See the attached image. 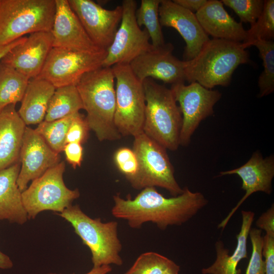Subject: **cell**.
I'll list each match as a JSON object with an SVG mask.
<instances>
[{
    "label": "cell",
    "mask_w": 274,
    "mask_h": 274,
    "mask_svg": "<svg viewBox=\"0 0 274 274\" xmlns=\"http://www.w3.org/2000/svg\"><path fill=\"white\" fill-rule=\"evenodd\" d=\"M247 48L243 42L210 39L194 58L184 61L186 81L197 82L209 89L227 87L235 69L249 62Z\"/></svg>",
    "instance_id": "obj_2"
},
{
    "label": "cell",
    "mask_w": 274,
    "mask_h": 274,
    "mask_svg": "<svg viewBox=\"0 0 274 274\" xmlns=\"http://www.w3.org/2000/svg\"><path fill=\"white\" fill-rule=\"evenodd\" d=\"M20 161L0 171V220L23 224L28 219L17 180Z\"/></svg>",
    "instance_id": "obj_23"
},
{
    "label": "cell",
    "mask_w": 274,
    "mask_h": 274,
    "mask_svg": "<svg viewBox=\"0 0 274 274\" xmlns=\"http://www.w3.org/2000/svg\"><path fill=\"white\" fill-rule=\"evenodd\" d=\"M65 167V162H60L32 181L30 185L22 192V202L28 219H35L45 211L60 213L80 196L78 189H70L64 184Z\"/></svg>",
    "instance_id": "obj_9"
},
{
    "label": "cell",
    "mask_w": 274,
    "mask_h": 274,
    "mask_svg": "<svg viewBox=\"0 0 274 274\" xmlns=\"http://www.w3.org/2000/svg\"><path fill=\"white\" fill-rule=\"evenodd\" d=\"M29 79L0 61V112L21 101Z\"/></svg>",
    "instance_id": "obj_26"
},
{
    "label": "cell",
    "mask_w": 274,
    "mask_h": 274,
    "mask_svg": "<svg viewBox=\"0 0 274 274\" xmlns=\"http://www.w3.org/2000/svg\"><path fill=\"white\" fill-rule=\"evenodd\" d=\"M174 46L170 43L152 48L132 60L129 65L142 82L151 78L171 85L186 81L184 61L174 56Z\"/></svg>",
    "instance_id": "obj_14"
},
{
    "label": "cell",
    "mask_w": 274,
    "mask_h": 274,
    "mask_svg": "<svg viewBox=\"0 0 274 274\" xmlns=\"http://www.w3.org/2000/svg\"><path fill=\"white\" fill-rule=\"evenodd\" d=\"M262 256L265 274H274V235L266 234L263 237Z\"/></svg>",
    "instance_id": "obj_36"
},
{
    "label": "cell",
    "mask_w": 274,
    "mask_h": 274,
    "mask_svg": "<svg viewBox=\"0 0 274 274\" xmlns=\"http://www.w3.org/2000/svg\"><path fill=\"white\" fill-rule=\"evenodd\" d=\"M51 32L31 33L22 43L13 47L1 59L7 65L28 79L38 77L53 47Z\"/></svg>",
    "instance_id": "obj_18"
},
{
    "label": "cell",
    "mask_w": 274,
    "mask_h": 274,
    "mask_svg": "<svg viewBox=\"0 0 274 274\" xmlns=\"http://www.w3.org/2000/svg\"><path fill=\"white\" fill-rule=\"evenodd\" d=\"M236 175L242 180V188L245 194L227 216L218 224L223 230L241 204L255 192H262L270 194L272 191V181L274 177V156L271 154L263 158L260 151L254 152L244 164L232 169L219 173L218 177Z\"/></svg>",
    "instance_id": "obj_16"
},
{
    "label": "cell",
    "mask_w": 274,
    "mask_h": 274,
    "mask_svg": "<svg viewBox=\"0 0 274 274\" xmlns=\"http://www.w3.org/2000/svg\"><path fill=\"white\" fill-rule=\"evenodd\" d=\"M242 222L239 233L236 235V246L231 255L225 248L223 243L218 240L215 243L216 258L209 267L201 269L202 274H241L237 269L239 262L247 257V239L254 221V213L242 211Z\"/></svg>",
    "instance_id": "obj_22"
},
{
    "label": "cell",
    "mask_w": 274,
    "mask_h": 274,
    "mask_svg": "<svg viewBox=\"0 0 274 274\" xmlns=\"http://www.w3.org/2000/svg\"><path fill=\"white\" fill-rule=\"evenodd\" d=\"M208 0H173V2L187 10L196 13L207 2Z\"/></svg>",
    "instance_id": "obj_39"
},
{
    "label": "cell",
    "mask_w": 274,
    "mask_h": 274,
    "mask_svg": "<svg viewBox=\"0 0 274 274\" xmlns=\"http://www.w3.org/2000/svg\"><path fill=\"white\" fill-rule=\"evenodd\" d=\"M107 50L78 52L52 47L38 76L56 88L76 85L85 74L102 66Z\"/></svg>",
    "instance_id": "obj_10"
},
{
    "label": "cell",
    "mask_w": 274,
    "mask_h": 274,
    "mask_svg": "<svg viewBox=\"0 0 274 274\" xmlns=\"http://www.w3.org/2000/svg\"><path fill=\"white\" fill-rule=\"evenodd\" d=\"M55 13L50 31L53 47L78 52L104 50L90 39L68 0H55Z\"/></svg>",
    "instance_id": "obj_19"
},
{
    "label": "cell",
    "mask_w": 274,
    "mask_h": 274,
    "mask_svg": "<svg viewBox=\"0 0 274 274\" xmlns=\"http://www.w3.org/2000/svg\"><path fill=\"white\" fill-rule=\"evenodd\" d=\"M173 262L156 252H145L124 274H163Z\"/></svg>",
    "instance_id": "obj_31"
},
{
    "label": "cell",
    "mask_w": 274,
    "mask_h": 274,
    "mask_svg": "<svg viewBox=\"0 0 274 274\" xmlns=\"http://www.w3.org/2000/svg\"><path fill=\"white\" fill-rule=\"evenodd\" d=\"M55 0H0V45L27 33L50 32Z\"/></svg>",
    "instance_id": "obj_6"
},
{
    "label": "cell",
    "mask_w": 274,
    "mask_h": 274,
    "mask_svg": "<svg viewBox=\"0 0 274 274\" xmlns=\"http://www.w3.org/2000/svg\"><path fill=\"white\" fill-rule=\"evenodd\" d=\"M159 17L162 26L175 29L186 43L184 61L194 58L210 39L200 25L195 13L170 0H161Z\"/></svg>",
    "instance_id": "obj_17"
},
{
    "label": "cell",
    "mask_w": 274,
    "mask_h": 274,
    "mask_svg": "<svg viewBox=\"0 0 274 274\" xmlns=\"http://www.w3.org/2000/svg\"><path fill=\"white\" fill-rule=\"evenodd\" d=\"M90 128L85 117L80 112L77 113L72 120L66 136L65 143L86 142L89 136Z\"/></svg>",
    "instance_id": "obj_35"
},
{
    "label": "cell",
    "mask_w": 274,
    "mask_h": 274,
    "mask_svg": "<svg viewBox=\"0 0 274 274\" xmlns=\"http://www.w3.org/2000/svg\"><path fill=\"white\" fill-rule=\"evenodd\" d=\"M26 124L10 105L0 112V171L19 161Z\"/></svg>",
    "instance_id": "obj_21"
},
{
    "label": "cell",
    "mask_w": 274,
    "mask_h": 274,
    "mask_svg": "<svg viewBox=\"0 0 274 274\" xmlns=\"http://www.w3.org/2000/svg\"><path fill=\"white\" fill-rule=\"evenodd\" d=\"M257 228L263 230L266 234L274 235V204L262 213L256 222Z\"/></svg>",
    "instance_id": "obj_38"
},
{
    "label": "cell",
    "mask_w": 274,
    "mask_h": 274,
    "mask_svg": "<svg viewBox=\"0 0 274 274\" xmlns=\"http://www.w3.org/2000/svg\"><path fill=\"white\" fill-rule=\"evenodd\" d=\"M170 90L182 116L180 132L181 146H187L200 122L212 116L214 107L221 99L222 94L217 90L207 89L197 82L188 85L181 83L172 85Z\"/></svg>",
    "instance_id": "obj_11"
},
{
    "label": "cell",
    "mask_w": 274,
    "mask_h": 274,
    "mask_svg": "<svg viewBox=\"0 0 274 274\" xmlns=\"http://www.w3.org/2000/svg\"><path fill=\"white\" fill-rule=\"evenodd\" d=\"M179 271L180 266L173 261L163 274H179Z\"/></svg>",
    "instance_id": "obj_43"
},
{
    "label": "cell",
    "mask_w": 274,
    "mask_h": 274,
    "mask_svg": "<svg viewBox=\"0 0 274 274\" xmlns=\"http://www.w3.org/2000/svg\"><path fill=\"white\" fill-rule=\"evenodd\" d=\"M258 49L263 61V70L260 75L258 85V97L268 95L274 91V43L272 41L257 40L252 42Z\"/></svg>",
    "instance_id": "obj_28"
},
{
    "label": "cell",
    "mask_w": 274,
    "mask_h": 274,
    "mask_svg": "<svg viewBox=\"0 0 274 274\" xmlns=\"http://www.w3.org/2000/svg\"><path fill=\"white\" fill-rule=\"evenodd\" d=\"M56 88L38 76L29 80L18 113L26 125L44 120L50 99Z\"/></svg>",
    "instance_id": "obj_24"
},
{
    "label": "cell",
    "mask_w": 274,
    "mask_h": 274,
    "mask_svg": "<svg viewBox=\"0 0 274 274\" xmlns=\"http://www.w3.org/2000/svg\"><path fill=\"white\" fill-rule=\"evenodd\" d=\"M113 200L112 216L126 221L131 228H140L150 222L161 230L186 223L208 203L202 193L192 192L188 187L172 197H164L155 187H146L133 199L116 194Z\"/></svg>",
    "instance_id": "obj_1"
},
{
    "label": "cell",
    "mask_w": 274,
    "mask_h": 274,
    "mask_svg": "<svg viewBox=\"0 0 274 274\" xmlns=\"http://www.w3.org/2000/svg\"><path fill=\"white\" fill-rule=\"evenodd\" d=\"M221 1L208 0L196 13L202 28L213 39L243 42L247 30L242 22L234 20L224 9Z\"/></svg>",
    "instance_id": "obj_20"
},
{
    "label": "cell",
    "mask_w": 274,
    "mask_h": 274,
    "mask_svg": "<svg viewBox=\"0 0 274 274\" xmlns=\"http://www.w3.org/2000/svg\"><path fill=\"white\" fill-rule=\"evenodd\" d=\"M115 79V125L121 136L133 137L143 132L146 101L143 82L128 64L112 66Z\"/></svg>",
    "instance_id": "obj_8"
},
{
    "label": "cell",
    "mask_w": 274,
    "mask_h": 274,
    "mask_svg": "<svg viewBox=\"0 0 274 274\" xmlns=\"http://www.w3.org/2000/svg\"><path fill=\"white\" fill-rule=\"evenodd\" d=\"M63 151L64 152L66 160L74 169L81 166L83 156L82 144L78 143H67Z\"/></svg>",
    "instance_id": "obj_37"
},
{
    "label": "cell",
    "mask_w": 274,
    "mask_h": 274,
    "mask_svg": "<svg viewBox=\"0 0 274 274\" xmlns=\"http://www.w3.org/2000/svg\"><path fill=\"white\" fill-rule=\"evenodd\" d=\"M83 109L82 102L76 85L56 88L49 104L44 121H52Z\"/></svg>",
    "instance_id": "obj_25"
},
{
    "label": "cell",
    "mask_w": 274,
    "mask_h": 274,
    "mask_svg": "<svg viewBox=\"0 0 274 274\" xmlns=\"http://www.w3.org/2000/svg\"><path fill=\"white\" fill-rule=\"evenodd\" d=\"M114 162L120 172L130 183L136 176L139 170V162L132 149L121 147L114 155Z\"/></svg>",
    "instance_id": "obj_34"
},
{
    "label": "cell",
    "mask_w": 274,
    "mask_h": 274,
    "mask_svg": "<svg viewBox=\"0 0 274 274\" xmlns=\"http://www.w3.org/2000/svg\"><path fill=\"white\" fill-rule=\"evenodd\" d=\"M56 214L72 225L83 243L89 248L93 267L122 265L120 254L122 246L118 237L117 221L103 222L100 218H92L78 205H71Z\"/></svg>",
    "instance_id": "obj_5"
},
{
    "label": "cell",
    "mask_w": 274,
    "mask_h": 274,
    "mask_svg": "<svg viewBox=\"0 0 274 274\" xmlns=\"http://www.w3.org/2000/svg\"><path fill=\"white\" fill-rule=\"evenodd\" d=\"M133 138L132 149L138 158L139 170L129 183L131 186L137 190L159 187L173 196L181 194L184 189L175 178L166 149L143 132Z\"/></svg>",
    "instance_id": "obj_7"
},
{
    "label": "cell",
    "mask_w": 274,
    "mask_h": 274,
    "mask_svg": "<svg viewBox=\"0 0 274 274\" xmlns=\"http://www.w3.org/2000/svg\"><path fill=\"white\" fill-rule=\"evenodd\" d=\"M223 5L231 9L239 17L241 22L252 25L261 15L264 6L263 0H222Z\"/></svg>",
    "instance_id": "obj_32"
},
{
    "label": "cell",
    "mask_w": 274,
    "mask_h": 274,
    "mask_svg": "<svg viewBox=\"0 0 274 274\" xmlns=\"http://www.w3.org/2000/svg\"><path fill=\"white\" fill-rule=\"evenodd\" d=\"M77 113L52 121L44 120L35 130L53 151L59 154L63 151L68 129Z\"/></svg>",
    "instance_id": "obj_29"
},
{
    "label": "cell",
    "mask_w": 274,
    "mask_h": 274,
    "mask_svg": "<svg viewBox=\"0 0 274 274\" xmlns=\"http://www.w3.org/2000/svg\"><path fill=\"white\" fill-rule=\"evenodd\" d=\"M161 0H142L140 6L135 11L138 25L144 26L147 30L151 44L154 48L165 44L159 21V7Z\"/></svg>",
    "instance_id": "obj_27"
},
{
    "label": "cell",
    "mask_w": 274,
    "mask_h": 274,
    "mask_svg": "<svg viewBox=\"0 0 274 274\" xmlns=\"http://www.w3.org/2000/svg\"><path fill=\"white\" fill-rule=\"evenodd\" d=\"M60 158L59 154L53 151L35 129L26 127L20 152L21 167L17 180L20 190L23 191L30 181L59 163Z\"/></svg>",
    "instance_id": "obj_15"
},
{
    "label": "cell",
    "mask_w": 274,
    "mask_h": 274,
    "mask_svg": "<svg viewBox=\"0 0 274 274\" xmlns=\"http://www.w3.org/2000/svg\"><path fill=\"white\" fill-rule=\"evenodd\" d=\"M86 33L99 48L107 50L121 22L122 6L106 9L91 0H68Z\"/></svg>",
    "instance_id": "obj_13"
},
{
    "label": "cell",
    "mask_w": 274,
    "mask_h": 274,
    "mask_svg": "<svg viewBox=\"0 0 274 274\" xmlns=\"http://www.w3.org/2000/svg\"><path fill=\"white\" fill-rule=\"evenodd\" d=\"M112 268L110 265H102L100 267H94L88 272L85 274H107L111 272ZM47 274H57L55 273L50 272ZM74 274V273H73Z\"/></svg>",
    "instance_id": "obj_42"
},
{
    "label": "cell",
    "mask_w": 274,
    "mask_h": 274,
    "mask_svg": "<svg viewBox=\"0 0 274 274\" xmlns=\"http://www.w3.org/2000/svg\"><path fill=\"white\" fill-rule=\"evenodd\" d=\"M13 263L11 258L6 254L0 251V268L7 269L11 268Z\"/></svg>",
    "instance_id": "obj_41"
},
{
    "label": "cell",
    "mask_w": 274,
    "mask_h": 274,
    "mask_svg": "<svg viewBox=\"0 0 274 274\" xmlns=\"http://www.w3.org/2000/svg\"><path fill=\"white\" fill-rule=\"evenodd\" d=\"M115 77L111 67H100L84 75L76 85L90 129L100 141H113L121 135L114 123Z\"/></svg>",
    "instance_id": "obj_3"
},
{
    "label": "cell",
    "mask_w": 274,
    "mask_h": 274,
    "mask_svg": "<svg viewBox=\"0 0 274 274\" xmlns=\"http://www.w3.org/2000/svg\"><path fill=\"white\" fill-rule=\"evenodd\" d=\"M121 23L113 41L107 49L102 66L112 67L116 64H128L142 53L152 48L147 30L141 29L135 17L137 9L134 0H124L122 3Z\"/></svg>",
    "instance_id": "obj_12"
},
{
    "label": "cell",
    "mask_w": 274,
    "mask_h": 274,
    "mask_svg": "<svg viewBox=\"0 0 274 274\" xmlns=\"http://www.w3.org/2000/svg\"><path fill=\"white\" fill-rule=\"evenodd\" d=\"M274 38V1H264L262 12L249 29L243 42L247 47L257 40L272 41Z\"/></svg>",
    "instance_id": "obj_30"
},
{
    "label": "cell",
    "mask_w": 274,
    "mask_h": 274,
    "mask_svg": "<svg viewBox=\"0 0 274 274\" xmlns=\"http://www.w3.org/2000/svg\"><path fill=\"white\" fill-rule=\"evenodd\" d=\"M146 101L143 132L166 150L180 146L181 110L170 89L151 78L143 82Z\"/></svg>",
    "instance_id": "obj_4"
},
{
    "label": "cell",
    "mask_w": 274,
    "mask_h": 274,
    "mask_svg": "<svg viewBox=\"0 0 274 274\" xmlns=\"http://www.w3.org/2000/svg\"><path fill=\"white\" fill-rule=\"evenodd\" d=\"M26 37L21 38L14 42L5 45H0V61L2 58L13 47L23 42Z\"/></svg>",
    "instance_id": "obj_40"
},
{
    "label": "cell",
    "mask_w": 274,
    "mask_h": 274,
    "mask_svg": "<svg viewBox=\"0 0 274 274\" xmlns=\"http://www.w3.org/2000/svg\"><path fill=\"white\" fill-rule=\"evenodd\" d=\"M249 236L252 250L245 274H265V265L262 256V230L251 228Z\"/></svg>",
    "instance_id": "obj_33"
}]
</instances>
